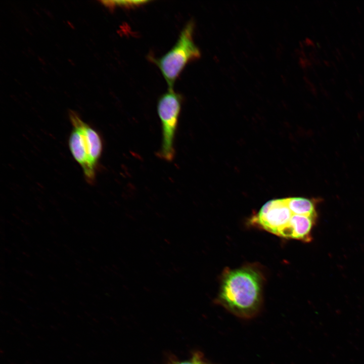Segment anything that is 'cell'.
I'll list each match as a JSON object with an SVG mask.
<instances>
[{
    "label": "cell",
    "mask_w": 364,
    "mask_h": 364,
    "mask_svg": "<svg viewBox=\"0 0 364 364\" xmlns=\"http://www.w3.org/2000/svg\"><path fill=\"white\" fill-rule=\"evenodd\" d=\"M194 23L189 21L181 30L174 45L164 55L150 59L159 69L169 89L189 63L198 60L201 52L194 40Z\"/></svg>",
    "instance_id": "3957f363"
},
{
    "label": "cell",
    "mask_w": 364,
    "mask_h": 364,
    "mask_svg": "<svg viewBox=\"0 0 364 364\" xmlns=\"http://www.w3.org/2000/svg\"><path fill=\"white\" fill-rule=\"evenodd\" d=\"M286 202L293 214L316 218L314 203L309 199L302 197L285 198Z\"/></svg>",
    "instance_id": "52a82bcc"
},
{
    "label": "cell",
    "mask_w": 364,
    "mask_h": 364,
    "mask_svg": "<svg viewBox=\"0 0 364 364\" xmlns=\"http://www.w3.org/2000/svg\"><path fill=\"white\" fill-rule=\"evenodd\" d=\"M69 118L72 129L68 145L74 159L81 167L85 179L93 184L96 170L103 151V142L100 134L83 121L74 111H71Z\"/></svg>",
    "instance_id": "7a4b0ae2"
},
{
    "label": "cell",
    "mask_w": 364,
    "mask_h": 364,
    "mask_svg": "<svg viewBox=\"0 0 364 364\" xmlns=\"http://www.w3.org/2000/svg\"><path fill=\"white\" fill-rule=\"evenodd\" d=\"M199 357L198 355L195 356L190 361H185L182 362H177L174 364H199L200 360Z\"/></svg>",
    "instance_id": "9c48e42d"
},
{
    "label": "cell",
    "mask_w": 364,
    "mask_h": 364,
    "mask_svg": "<svg viewBox=\"0 0 364 364\" xmlns=\"http://www.w3.org/2000/svg\"><path fill=\"white\" fill-rule=\"evenodd\" d=\"M199 364H203L202 362V361H201V359H200V362H199Z\"/></svg>",
    "instance_id": "30bf717a"
},
{
    "label": "cell",
    "mask_w": 364,
    "mask_h": 364,
    "mask_svg": "<svg viewBox=\"0 0 364 364\" xmlns=\"http://www.w3.org/2000/svg\"><path fill=\"white\" fill-rule=\"evenodd\" d=\"M183 97L173 89H168L158 99L157 113L161 122L162 141L158 157L172 161L175 154L174 143L181 110Z\"/></svg>",
    "instance_id": "277c9868"
},
{
    "label": "cell",
    "mask_w": 364,
    "mask_h": 364,
    "mask_svg": "<svg viewBox=\"0 0 364 364\" xmlns=\"http://www.w3.org/2000/svg\"><path fill=\"white\" fill-rule=\"evenodd\" d=\"M106 7L113 9L117 7L124 9H133L139 7L149 2L148 1H102L101 2Z\"/></svg>",
    "instance_id": "ba28073f"
},
{
    "label": "cell",
    "mask_w": 364,
    "mask_h": 364,
    "mask_svg": "<svg viewBox=\"0 0 364 364\" xmlns=\"http://www.w3.org/2000/svg\"><path fill=\"white\" fill-rule=\"evenodd\" d=\"M264 283V275L256 264L227 268L220 278L216 300L234 314L251 317L261 307Z\"/></svg>",
    "instance_id": "6da1fadb"
},
{
    "label": "cell",
    "mask_w": 364,
    "mask_h": 364,
    "mask_svg": "<svg viewBox=\"0 0 364 364\" xmlns=\"http://www.w3.org/2000/svg\"><path fill=\"white\" fill-rule=\"evenodd\" d=\"M315 219L312 217L293 214L283 238L310 242L311 230Z\"/></svg>",
    "instance_id": "8992f818"
},
{
    "label": "cell",
    "mask_w": 364,
    "mask_h": 364,
    "mask_svg": "<svg viewBox=\"0 0 364 364\" xmlns=\"http://www.w3.org/2000/svg\"><path fill=\"white\" fill-rule=\"evenodd\" d=\"M293 214L285 198L273 199L265 203L251 217L249 223L283 238Z\"/></svg>",
    "instance_id": "5b68a950"
}]
</instances>
